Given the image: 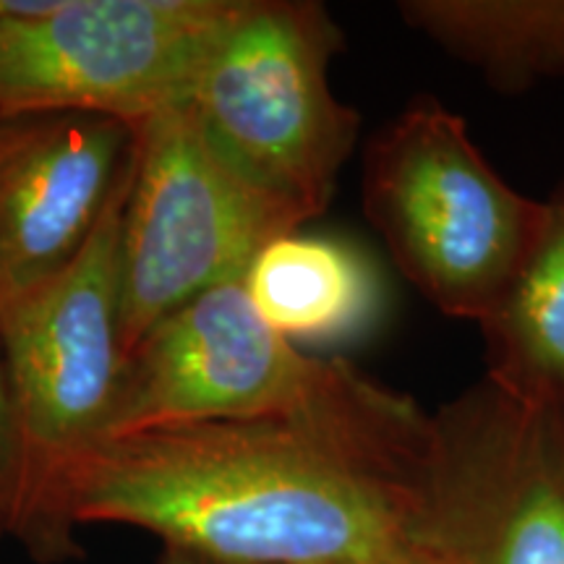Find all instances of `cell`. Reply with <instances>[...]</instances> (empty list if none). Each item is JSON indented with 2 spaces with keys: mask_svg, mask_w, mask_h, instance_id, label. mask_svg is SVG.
<instances>
[{
  "mask_svg": "<svg viewBox=\"0 0 564 564\" xmlns=\"http://www.w3.org/2000/svg\"><path fill=\"white\" fill-rule=\"evenodd\" d=\"M432 415L204 423L97 444L63 478L53 554L84 523L150 531L228 564H377L436 554L394 465L423 463Z\"/></svg>",
  "mask_w": 564,
  "mask_h": 564,
  "instance_id": "6da1fadb",
  "label": "cell"
},
{
  "mask_svg": "<svg viewBox=\"0 0 564 564\" xmlns=\"http://www.w3.org/2000/svg\"><path fill=\"white\" fill-rule=\"evenodd\" d=\"M340 47L316 0H236L181 102L212 150L301 225L329 207L361 126L329 84Z\"/></svg>",
  "mask_w": 564,
  "mask_h": 564,
  "instance_id": "7a4b0ae2",
  "label": "cell"
},
{
  "mask_svg": "<svg viewBox=\"0 0 564 564\" xmlns=\"http://www.w3.org/2000/svg\"><path fill=\"white\" fill-rule=\"evenodd\" d=\"M419 411L348 361L308 356L274 333L241 278L162 316L126 352L108 440L204 423L398 421Z\"/></svg>",
  "mask_w": 564,
  "mask_h": 564,
  "instance_id": "3957f363",
  "label": "cell"
},
{
  "mask_svg": "<svg viewBox=\"0 0 564 564\" xmlns=\"http://www.w3.org/2000/svg\"><path fill=\"white\" fill-rule=\"evenodd\" d=\"M364 209L400 267L442 314L489 319L531 253L546 202L512 188L457 112L415 97L364 154Z\"/></svg>",
  "mask_w": 564,
  "mask_h": 564,
  "instance_id": "277c9868",
  "label": "cell"
},
{
  "mask_svg": "<svg viewBox=\"0 0 564 564\" xmlns=\"http://www.w3.org/2000/svg\"><path fill=\"white\" fill-rule=\"evenodd\" d=\"M129 183L66 270L0 303V350L19 434L9 531L40 556L53 554L51 518L63 478L108 440L123 371L118 238Z\"/></svg>",
  "mask_w": 564,
  "mask_h": 564,
  "instance_id": "5b68a950",
  "label": "cell"
},
{
  "mask_svg": "<svg viewBox=\"0 0 564 564\" xmlns=\"http://www.w3.org/2000/svg\"><path fill=\"white\" fill-rule=\"evenodd\" d=\"M118 278L123 356L186 301L241 280L264 243L301 223L209 147L183 105L133 126Z\"/></svg>",
  "mask_w": 564,
  "mask_h": 564,
  "instance_id": "8992f818",
  "label": "cell"
},
{
  "mask_svg": "<svg viewBox=\"0 0 564 564\" xmlns=\"http://www.w3.org/2000/svg\"><path fill=\"white\" fill-rule=\"evenodd\" d=\"M236 0H0V110L139 126L186 100Z\"/></svg>",
  "mask_w": 564,
  "mask_h": 564,
  "instance_id": "52a82bcc",
  "label": "cell"
},
{
  "mask_svg": "<svg viewBox=\"0 0 564 564\" xmlns=\"http://www.w3.org/2000/svg\"><path fill=\"white\" fill-rule=\"evenodd\" d=\"M429 465L444 484L426 531L442 560L564 564V413L489 377L432 415Z\"/></svg>",
  "mask_w": 564,
  "mask_h": 564,
  "instance_id": "ba28073f",
  "label": "cell"
},
{
  "mask_svg": "<svg viewBox=\"0 0 564 564\" xmlns=\"http://www.w3.org/2000/svg\"><path fill=\"white\" fill-rule=\"evenodd\" d=\"M133 147L116 118L0 110V303L79 257L131 178Z\"/></svg>",
  "mask_w": 564,
  "mask_h": 564,
  "instance_id": "9c48e42d",
  "label": "cell"
},
{
  "mask_svg": "<svg viewBox=\"0 0 564 564\" xmlns=\"http://www.w3.org/2000/svg\"><path fill=\"white\" fill-rule=\"evenodd\" d=\"M257 314L291 343H343L377 319L382 285L361 251L337 238L282 232L243 274Z\"/></svg>",
  "mask_w": 564,
  "mask_h": 564,
  "instance_id": "30bf717a",
  "label": "cell"
},
{
  "mask_svg": "<svg viewBox=\"0 0 564 564\" xmlns=\"http://www.w3.org/2000/svg\"><path fill=\"white\" fill-rule=\"evenodd\" d=\"M481 333L491 382L564 413V186L546 199L539 238Z\"/></svg>",
  "mask_w": 564,
  "mask_h": 564,
  "instance_id": "8fae6325",
  "label": "cell"
},
{
  "mask_svg": "<svg viewBox=\"0 0 564 564\" xmlns=\"http://www.w3.org/2000/svg\"><path fill=\"white\" fill-rule=\"evenodd\" d=\"M398 11L499 89L564 79V0H403Z\"/></svg>",
  "mask_w": 564,
  "mask_h": 564,
  "instance_id": "7c38bea8",
  "label": "cell"
},
{
  "mask_svg": "<svg viewBox=\"0 0 564 564\" xmlns=\"http://www.w3.org/2000/svg\"><path fill=\"white\" fill-rule=\"evenodd\" d=\"M19 486V434L13 419L9 373L0 350V531H9Z\"/></svg>",
  "mask_w": 564,
  "mask_h": 564,
  "instance_id": "4fadbf2b",
  "label": "cell"
},
{
  "mask_svg": "<svg viewBox=\"0 0 564 564\" xmlns=\"http://www.w3.org/2000/svg\"><path fill=\"white\" fill-rule=\"evenodd\" d=\"M160 564H228V562H217V560H207V556L192 554V552H181V549H167L162 554Z\"/></svg>",
  "mask_w": 564,
  "mask_h": 564,
  "instance_id": "5bb4252c",
  "label": "cell"
},
{
  "mask_svg": "<svg viewBox=\"0 0 564 564\" xmlns=\"http://www.w3.org/2000/svg\"><path fill=\"white\" fill-rule=\"evenodd\" d=\"M377 564H444L440 554H421V556H405V560L392 562H377Z\"/></svg>",
  "mask_w": 564,
  "mask_h": 564,
  "instance_id": "9a60e30c",
  "label": "cell"
}]
</instances>
